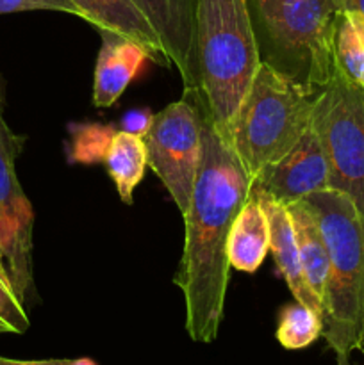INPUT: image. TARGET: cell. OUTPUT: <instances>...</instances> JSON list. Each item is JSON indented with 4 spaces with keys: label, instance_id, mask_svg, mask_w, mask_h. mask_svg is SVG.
Returning <instances> with one entry per match:
<instances>
[{
    "label": "cell",
    "instance_id": "6da1fadb",
    "mask_svg": "<svg viewBox=\"0 0 364 365\" xmlns=\"http://www.w3.org/2000/svg\"><path fill=\"white\" fill-rule=\"evenodd\" d=\"M196 98V96H195ZM198 102V100H196ZM200 106V103H198ZM202 110V155L184 217V250L175 285L184 296L186 331L193 342L216 341L228 285L227 242L252 178Z\"/></svg>",
    "mask_w": 364,
    "mask_h": 365
},
{
    "label": "cell",
    "instance_id": "7a4b0ae2",
    "mask_svg": "<svg viewBox=\"0 0 364 365\" xmlns=\"http://www.w3.org/2000/svg\"><path fill=\"white\" fill-rule=\"evenodd\" d=\"M259 68L246 0H196L193 95L227 143Z\"/></svg>",
    "mask_w": 364,
    "mask_h": 365
},
{
    "label": "cell",
    "instance_id": "3957f363",
    "mask_svg": "<svg viewBox=\"0 0 364 365\" xmlns=\"http://www.w3.org/2000/svg\"><path fill=\"white\" fill-rule=\"evenodd\" d=\"M261 64L310 93L335 73L334 34L341 0H246Z\"/></svg>",
    "mask_w": 364,
    "mask_h": 365
},
{
    "label": "cell",
    "instance_id": "277c9868",
    "mask_svg": "<svg viewBox=\"0 0 364 365\" xmlns=\"http://www.w3.org/2000/svg\"><path fill=\"white\" fill-rule=\"evenodd\" d=\"M303 200L316 216L328 253L323 337L338 364H350L364 342V220L352 200L334 189Z\"/></svg>",
    "mask_w": 364,
    "mask_h": 365
},
{
    "label": "cell",
    "instance_id": "5b68a950",
    "mask_svg": "<svg viewBox=\"0 0 364 365\" xmlns=\"http://www.w3.org/2000/svg\"><path fill=\"white\" fill-rule=\"evenodd\" d=\"M318 93L261 64L231 130V146L250 178L289 152L313 123Z\"/></svg>",
    "mask_w": 364,
    "mask_h": 365
},
{
    "label": "cell",
    "instance_id": "8992f818",
    "mask_svg": "<svg viewBox=\"0 0 364 365\" xmlns=\"http://www.w3.org/2000/svg\"><path fill=\"white\" fill-rule=\"evenodd\" d=\"M313 123L327 153L328 189L348 196L364 220V91L335 70L314 100Z\"/></svg>",
    "mask_w": 364,
    "mask_h": 365
},
{
    "label": "cell",
    "instance_id": "52a82bcc",
    "mask_svg": "<svg viewBox=\"0 0 364 365\" xmlns=\"http://www.w3.org/2000/svg\"><path fill=\"white\" fill-rule=\"evenodd\" d=\"M148 168L159 177L181 214L189 207L202 155V110L193 93L153 114L143 138Z\"/></svg>",
    "mask_w": 364,
    "mask_h": 365
},
{
    "label": "cell",
    "instance_id": "ba28073f",
    "mask_svg": "<svg viewBox=\"0 0 364 365\" xmlns=\"http://www.w3.org/2000/svg\"><path fill=\"white\" fill-rule=\"evenodd\" d=\"M24 145L25 138L11 130L0 109V264L18 298L27 307L34 285V210L16 175V159Z\"/></svg>",
    "mask_w": 364,
    "mask_h": 365
},
{
    "label": "cell",
    "instance_id": "9c48e42d",
    "mask_svg": "<svg viewBox=\"0 0 364 365\" xmlns=\"http://www.w3.org/2000/svg\"><path fill=\"white\" fill-rule=\"evenodd\" d=\"M327 153L314 123L285 155L264 166L252 178V191L282 205H291L309 195L328 189Z\"/></svg>",
    "mask_w": 364,
    "mask_h": 365
},
{
    "label": "cell",
    "instance_id": "30bf717a",
    "mask_svg": "<svg viewBox=\"0 0 364 365\" xmlns=\"http://www.w3.org/2000/svg\"><path fill=\"white\" fill-rule=\"evenodd\" d=\"M156 31L163 52L178 70L184 93L196 91V0H131Z\"/></svg>",
    "mask_w": 364,
    "mask_h": 365
},
{
    "label": "cell",
    "instance_id": "8fae6325",
    "mask_svg": "<svg viewBox=\"0 0 364 365\" xmlns=\"http://www.w3.org/2000/svg\"><path fill=\"white\" fill-rule=\"evenodd\" d=\"M102 38L93 77V103L111 107L118 102L146 59L148 50L134 39L111 31H98Z\"/></svg>",
    "mask_w": 364,
    "mask_h": 365
},
{
    "label": "cell",
    "instance_id": "7c38bea8",
    "mask_svg": "<svg viewBox=\"0 0 364 365\" xmlns=\"http://www.w3.org/2000/svg\"><path fill=\"white\" fill-rule=\"evenodd\" d=\"M250 191H252V187H250ZM253 195L259 198L261 205L266 212L268 225H270V252L273 255L282 278L288 284L289 291L295 296V302L310 307V309H314L323 316V307L318 302L316 296L310 292L305 277H303L295 228H293L288 207L268 198V196L259 195V192H253Z\"/></svg>",
    "mask_w": 364,
    "mask_h": 365
},
{
    "label": "cell",
    "instance_id": "4fadbf2b",
    "mask_svg": "<svg viewBox=\"0 0 364 365\" xmlns=\"http://www.w3.org/2000/svg\"><path fill=\"white\" fill-rule=\"evenodd\" d=\"M77 6L82 20L91 24L96 31H111L134 39L145 46L161 66H170L156 31L139 13L131 0H71Z\"/></svg>",
    "mask_w": 364,
    "mask_h": 365
},
{
    "label": "cell",
    "instance_id": "5bb4252c",
    "mask_svg": "<svg viewBox=\"0 0 364 365\" xmlns=\"http://www.w3.org/2000/svg\"><path fill=\"white\" fill-rule=\"evenodd\" d=\"M270 252V225L259 198L250 191L231 227L228 264L243 273H256Z\"/></svg>",
    "mask_w": 364,
    "mask_h": 365
},
{
    "label": "cell",
    "instance_id": "9a60e30c",
    "mask_svg": "<svg viewBox=\"0 0 364 365\" xmlns=\"http://www.w3.org/2000/svg\"><path fill=\"white\" fill-rule=\"evenodd\" d=\"M288 210L293 221V228H295L303 277H305L310 292L316 296V299L323 307V296L328 278V253L323 234H321L316 216L313 214L305 200L291 203V205H288Z\"/></svg>",
    "mask_w": 364,
    "mask_h": 365
},
{
    "label": "cell",
    "instance_id": "2e32d148",
    "mask_svg": "<svg viewBox=\"0 0 364 365\" xmlns=\"http://www.w3.org/2000/svg\"><path fill=\"white\" fill-rule=\"evenodd\" d=\"M103 166L113 178L121 202L131 205L136 187L148 168V153L143 138L116 130L103 157Z\"/></svg>",
    "mask_w": 364,
    "mask_h": 365
},
{
    "label": "cell",
    "instance_id": "e0dca14e",
    "mask_svg": "<svg viewBox=\"0 0 364 365\" xmlns=\"http://www.w3.org/2000/svg\"><path fill=\"white\" fill-rule=\"evenodd\" d=\"M335 70L355 88L364 91V20L343 9L334 34Z\"/></svg>",
    "mask_w": 364,
    "mask_h": 365
},
{
    "label": "cell",
    "instance_id": "ac0fdd59",
    "mask_svg": "<svg viewBox=\"0 0 364 365\" xmlns=\"http://www.w3.org/2000/svg\"><path fill=\"white\" fill-rule=\"evenodd\" d=\"M323 335V316L310 307L295 302L282 309L278 316V344L288 351L309 348Z\"/></svg>",
    "mask_w": 364,
    "mask_h": 365
},
{
    "label": "cell",
    "instance_id": "d6986e66",
    "mask_svg": "<svg viewBox=\"0 0 364 365\" xmlns=\"http://www.w3.org/2000/svg\"><path fill=\"white\" fill-rule=\"evenodd\" d=\"M116 128L100 123H71L70 125V155L71 163L95 164L103 163L111 139Z\"/></svg>",
    "mask_w": 364,
    "mask_h": 365
},
{
    "label": "cell",
    "instance_id": "ffe728a7",
    "mask_svg": "<svg viewBox=\"0 0 364 365\" xmlns=\"http://www.w3.org/2000/svg\"><path fill=\"white\" fill-rule=\"evenodd\" d=\"M27 307L18 298L9 278L0 269V327L6 334H25L29 330Z\"/></svg>",
    "mask_w": 364,
    "mask_h": 365
},
{
    "label": "cell",
    "instance_id": "44dd1931",
    "mask_svg": "<svg viewBox=\"0 0 364 365\" xmlns=\"http://www.w3.org/2000/svg\"><path fill=\"white\" fill-rule=\"evenodd\" d=\"M24 11H59L81 18L77 6L71 0H0V14Z\"/></svg>",
    "mask_w": 364,
    "mask_h": 365
},
{
    "label": "cell",
    "instance_id": "7402d4cb",
    "mask_svg": "<svg viewBox=\"0 0 364 365\" xmlns=\"http://www.w3.org/2000/svg\"><path fill=\"white\" fill-rule=\"evenodd\" d=\"M152 120H153V114L150 113L148 109H132L128 110L127 114L121 116L120 130L139 135V138H145L146 132L150 130Z\"/></svg>",
    "mask_w": 364,
    "mask_h": 365
},
{
    "label": "cell",
    "instance_id": "603a6c76",
    "mask_svg": "<svg viewBox=\"0 0 364 365\" xmlns=\"http://www.w3.org/2000/svg\"><path fill=\"white\" fill-rule=\"evenodd\" d=\"M0 365H70V359H46V360H14L0 356Z\"/></svg>",
    "mask_w": 364,
    "mask_h": 365
},
{
    "label": "cell",
    "instance_id": "cb8c5ba5",
    "mask_svg": "<svg viewBox=\"0 0 364 365\" xmlns=\"http://www.w3.org/2000/svg\"><path fill=\"white\" fill-rule=\"evenodd\" d=\"M343 9H350L364 20V0H341Z\"/></svg>",
    "mask_w": 364,
    "mask_h": 365
},
{
    "label": "cell",
    "instance_id": "d4e9b609",
    "mask_svg": "<svg viewBox=\"0 0 364 365\" xmlns=\"http://www.w3.org/2000/svg\"><path fill=\"white\" fill-rule=\"evenodd\" d=\"M70 365H98L91 359H70Z\"/></svg>",
    "mask_w": 364,
    "mask_h": 365
},
{
    "label": "cell",
    "instance_id": "484cf974",
    "mask_svg": "<svg viewBox=\"0 0 364 365\" xmlns=\"http://www.w3.org/2000/svg\"><path fill=\"white\" fill-rule=\"evenodd\" d=\"M6 106V98H4V89H2V81H0V109H4Z\"/></svg>",
    "mask_w": 364,
    "mask_h": 365
},
{
    "label": "cell",
    "instance_id": "4316f807",
    "mask_svg": "<svg viewBox=\"0 0 364 365\" xmlns=\"http://www.w3.org/2000/svg\"><path fill=\"white\" fill-rule=\"evenodd\" d=\"M359 351L363 353V355H364V342H363V346H360V349H359Z\"/></svg>",
    "mask_w": 364,
    "mask_h": 365
},
{
    "label": "cell",
    "instance_id": "83f0119b",
    "mask_svg": "<svg viewBox=\"0 0 364 365\" xmlns=\"http://www.w3.org/2000/svg\"><path fill=\"white\" fill-rule=\"evenodd\" d=\"M0 334H6V330H4L2 327H0Z\"/></svg>",
    "mask_w": 364,
    "mask_h": 365
},
{
    "label": "cell",
    "instance_id": "f1b7e54d",
    "mask_svg": "<svg viewBox=\"0 0 364 365\" xmlns=\"http://www.w3.org/2000/svg\"><path fill=\"white\" fill-rule=\"evenodd\" d=\"M338 365H350V364H338Z\"/></svg>",
    "mask_w": 364,
    "mask_h": 365
},
{
    "label": "cell",
    "instance_id": "f546056e",
    "mask_svg": "<svg viewBox=\"0 0 364 365\" xmlns=\"http://www.w3.org/2000/svg\"><path fill=\"white\" fill-rule=\"evenodd\" d=\"M0 269H2V264H0ZM4 271V269H2ZM6 277H7V274H6Z\"/></svg>",
    "mask_w": 364,
    "mask_h": 365
},
{
    "label": "cell",
    "instance_id": "4dcf8cb0",
    "mask_svg": "<svg viewBox=\"0 0 364 365\" xmlns=\"http://www.w3.org/2000/svg\"><path fill=\"white\" fill-rule=\"evenodd\" d=\"M363 356H364V355H363ZM360 365H364V362H363V364H360Z\"/></svg>",
    "mask_w": 364,
    "mask_h": 365
}]
</instances>
